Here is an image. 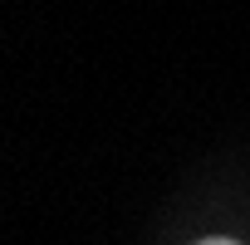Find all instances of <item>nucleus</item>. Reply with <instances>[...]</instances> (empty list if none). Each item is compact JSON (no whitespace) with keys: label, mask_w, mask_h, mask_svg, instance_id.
<instances>
[{"label":"nucleus","mask_w":250,"mask_h":245,"mask_svg":"<svg viewBox=\"0 0 250 245\" xmlns=\"http://www.w3.org/2000/svg\"><path fill=\"white\" fill-rule=\"evenodd\" d=\"M196 245H240V240H226V235H211V240H196Z\"/></svg>","instance_id":"nucleus-1"}]
</instances>
